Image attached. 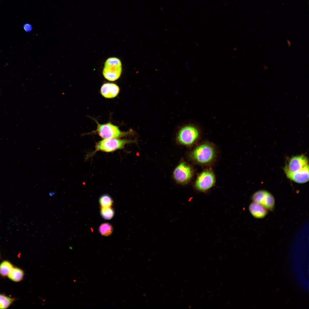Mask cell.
<instances>
[{
  "mask_svg": "<svg viewBox=\"0 0 309 309\" xmlns=\"http://www.w3.org/2000/svg\"><path fill=\"white\" fill-rule=\"evenodd\" d=\"M135 142V141L118 138L104 139L97 142L95 150L92 154L98 151L110 152L122 149L127 144Z\"/></svg>",
  "mask_w": 309,
  "mask_h": 309,
  "instance_id": "1",
  "label": "cell"
},
{
  "mask_svg": "<svg viewBox=\"0 0 309 309\" xmlns=\"http://www.w3.org/2000/svg\"><path fill=\"white\" fill-rule=\"evenodd\" d=\"M122 71L120 60L118 58L112 57L107 60L104 64L103 74L105 78L110 81H114L120 77Z\"/></svg>",
  "mask_w": 309,
  "mask_h": 309,
  "instance_id": "2",
  "label": "cell"
},
{
  "mask_svg": "<svg viewBox=\"0 0 309 309\" xmlns=\"http://www.w3.org/2000/svg\"><path fill=\"white\" fill-rule=\"evenodd\" d=\"M197 126L188 124L182 126L177 134V139L181 143L186 145L192 144L198 138L200 130Z\"/></svg>",
  "mask_w": 309,
  "mask_h": 309,
  "instance_id": "3",
  "label": "cell"
},
{
  "mask_svg": "<svg viewBox=\"0 0 309 309\" xmlns=\"http://www.w3.org/2000/svg\"><path fill=\"white\" fill-rule=\"evenodd\" d=\"M97 123L96 131L104 139L118 138L126 136L129 133L121 131L118 127L110 123L104 124H100L98 122Z\"/></svg>",
  "mask_w": 309,
  "mask_h": 309,
  "instance_id": "4",
  "label": "cell"
},
{
  "mask_svg": "<svg viewBox=\"0 0 309 309\" xmlns=\"http://www.w3.org/2000/svg\"><path fill=\"white\" fill-rule=\"evenodd\" d=\"M252 201L263 206L267 210L272 211L275 205V201L273 195L264 190H260L255 193L252 196Z\"/></svg>",
  "mask_w": 309,
  "mask_h": 309,
  "instance_id": "5",
  "label": "cell"
},
{
  "mask_svg": "<svg viewBox=\"0 0 309 309\" xmlns=\"http://www.w3.org/2000/svg\"><path fill=\"white\" fill-rule=\"evenodd\" d=\"M193 156L195 159L201 163L210 162L214 156V151L209 145L203 144L197 147L193 151Z\"/></svg>",
  "mask_w": 309,
  "mask_h": 309,
  "instance_id": "6",
  "label": "cell"
},
{
  "mask_svg": "<svg viewBox=\"0 0 309 309\" xmlns=\"http://www.w3.org/2000/svg\"><path fill=\"white\" fill-rule=\"evenodd\" d=\"M308 164L307 157L303 155L292 157L289 160L284 168L286 175L296 172Z\"/></svg>",
  "mask_w": 309,
  "mask_h": 309,
  "instance_id": "7",
  "label": "cell"
},
{
  "mask_svg": "<svg viewBox=\"0 0 309 309\" xmlns=\"http://www.w3.org/2000/svg\"><path fill=\"white\" fill-rule=\"evenodd\" d=\"M215 177L212 173L205 171L202 173L198 177L195 183L196 188L201 191H205L213 185Z\"/></svg>",
  "mask_w": 309,
  "mask_h": 309,
  "instance_id": "8",
  "label": "cell"
},
{
  "mask_svg": "<svg viewBox=\"0 0 309 309\" xmlns=\"http://www.w3.org/2000/svg\"><path fill=\"white\" fill-rule=\"evenodd\" d=\"M192 174L191 168L184 163L179 164L174 172L175 179L181 183L185 182L189 180L192 176Z\"/></svg>",
  "mask_w": 309,
  "mask_h": 309,
  "instance_id": "9",
  "label": "cell"
},
{
  "mask_svg": "<svg viewBox=\"0 0 309 309\" xmlns=\"http://www.w3.org/2000/svg\"><path fill=\"white\" fill-rule=\"evenodd\" d=\"M291 180L298 183H303L309 181V165H306L300 170L286 175Z\"/></svg>",
  "mask_w": 309,
  "mask_h": 309,
  "instance_id": "10",
  "label": "cell"
},
{
  "mask_svg": "<svg viewBox=\"0 0 309 309\" xmlns=\"http://www.w3.org/2000/svg\"><path fill=\"white\" fill-rule=\"evenodd\" d=\"M119 88L115 84L106 83L103 84L101 88L102 95L107 98H112L116 97L118 94Z\"/></svg>",
  "mask_w": 309,
  "mask_h": 309,
  "instance_id": "11",
  "label": "cell"
},
{
  "mask_svg": "<svg viewBox=\"0 0 309 309\" xmlns=\"http://www.w3.org/2000/svg\"><path fill=\"white\" fill-rule=\"evenodd\" d=\"M249 209L251 215L254 217L262 219L267 215V210L261 205L252 202L249 205Z\"/></svg>",
  "mask_w": 309,
  "mask_h": 309,
  "instance_id": "12",
  "label": "cell"
},
{
  "mask_svg": "<svg viewBox=\"0 0 309 309\" xmlns=\"http://www.w3.org/2000/svg\"><path fill=\"white\" fill-rule=\"evenodd\" d=\"M23 275V272L22 270L17 268H13L7 276L13 281L18 282L22 279Z\"/></svg>",
  "mask_w": 309,
  "mask_h": 309,
  "instance_id": "13",
  "label": "cell"
},
{
  "mask_svg": "<svg viewBox=\"0 0 309 309\" xmlns=\"http://www.w3.org/2000/svg\"><path fill=\"white\" fill-rule=\"evenodd\" d=\"M112 226L108 223H103L99 226L98 230L100 233L103 236H108L110 235L113 231Z\"/></svg>",
  "mask_w": 309,
  "mask_h": 309,
  "instance_id": "14",
  "label": "cell"
},
{
  "mask_svg": "<svg viewBox=\"0 0 309 309\" xmlns=\"http://www.w3.org/2000/svg\"><path fill=\"white\" fill-rule=\"evenodd\" d=\"M13 268L10 262L7 261H4L0 264V274L4 276H7Z\"/></svg>",
  "mask_w": 309,
  "mask_h": 309,
  "instance_id": "15",
  "label": "cell"
},
{
  "mask_svg": "<svg viewBox=\"0 0 309 309\" xmlns=\"http://www.w3.org/2000/svg\"><path fill=\"white\" fill-rule=\"evenodd\" d=\"M100 213L102 217L106 220H110L114 217V209L110 207H102Z\"/></svg>",
  "mask_w": 309,
  "mask_h": 309,
  "instance_id": "16",
  "label": "cell"
},
{
  "mask_svg": "<svg viewBox=\"0 0 309 309\" xmlns=\"http://www.w3.org/2000/svg\"><path fill=\"white\" fill-rule=\"evenodd\" d=\"M113 202L111 197L107 194L102 195L99 199V203L102 207H110Z\"/></svg>",
  "mask_w": 309,
  "mask_h": 309,
  "instance_id": "17",
  "label": "cell"
},
{
  "mask_svg": "<svg viewBox=\"0 0 309 309\" xmlns=\"http://www.w3.org/2000/svg\"><path fill=\"white\" fill-rule=\"evenodd\" d=\"M14 300V298L0 294V309L7 308L13 302Z\"/></svg>",
  "mask_w": 309,
  "mask_h": 309,
  "instance_id": "18",
  "label": "cell"
},
{
  "mask_svg": "<svg viewBox=\"0 0 309 309\" xmlns=\"http://www.w3.org/2000/svg\"><path fill=\"white\" fill-rule=\"evenodd\" d=\"M23 27L24 30L27 32H29L32 29V26L28 23H25L23 25Z\"/></svg>",
  "mask_w": 309,
  "mask_h": 309,
  "instance_id": "19",
  "label": "cell"
},
{
  "mask_svg": "<svg viewBox=\"0 0 309 309\" xmlns=\"http://www.w3.org/2000/svg\"><path fill=\"white\" fill-rule=\"evenodd\" d=\"M287 44L288 45V46L289 47H290L291 45V42L290 41V40L288 39H287Z\"/></svg>",
  "mask_w": 309,
  "mask_h": 309,
  "instance_id": "20",
  "label": "cell"
},
{
  "mask_svg": "<svg viewBox=\"0 0 309 309\" xmlns=\"http://www.w3.org/2000/svg\"><path fill=\"white\" fill-rule=\"evenodd\" d=\"M55 194V192H50L49 193V195L50 196H52Z\"/></svg>",
  "mask_w": 309,
  "mask_h": 309,
  "instance_id": "21",
  "label": "cell"
},
{
  "mask_svg": "<svg viewBox=\"0 0 309 309\" xmlns=\"http://www.w3.org/2000/svg\"><path fill=\"white\" fill-rule=\"evenodd\" d=\"M264 68V70H267L268 69V68L266 66H263Z\"/></svg>",
  "mask_w": 309,
  "mask_h": 309,
  "instance_id": "22",
  "label": "cell"
}]
</instances>
